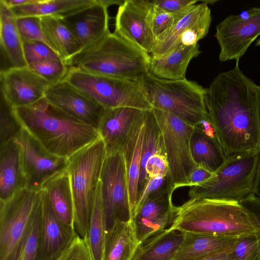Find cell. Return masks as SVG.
Segmentation results:
<instances>
[{"label":"cell","instance_id":"19","mask_svg":"<svg viewBox=\"0 0 260 260\" xmlns=\"http://www.w3.org/2000/svg\"><path fill=\"white\" fill-rule=\"evenodd\" d=\"M40 260H59L77 235L75 231L62 223L54 214L45 189L41 192Z\"/></svg>","mask_w":260,"mask_h":260},{"label":"cell","instance_id":"42","mask_svg":"<svg viewBox=\"0 0 260 260\" xmlns=\"http://www.w3.org/2000/svg\"><path fill=\"white\" fill-rule=\"evenodd\" d=\"M60 260H95L87 237L78 235L63 252Z\"/></svg>","mask_w":260,"mask_h":260},{"label":"cell","instance_id":"39","mask_svg":"<svg viewBox=\"0 0 260 260\" xmlns=\"http://www.w3.org/2000/svg\"><path fill=\"white\" fill-rule=\"evenodd\" d=\"M229 254L231 260H259V244L254 234L237 238Z\"/></svg>","mask_w":260,"mask_h":260},{"label":"cell","instance_id":"21","mask_svg":"<svg viewBox=\"0 0 260 260\" xmlns=\"http://www.w3.org/2000/svg\"><path fill=\"white\" fill-rule=\"evenodd\" d=\"M146 111L131 107L105 109L96 128L106 153L121 151L127 136Z\"/></svg>","mask_w":260,"mask_h":260},{"label":"cell","instance_id":"35","mask_svg":"<svg viewBox=\"0 0 260 260\" xmlns=\"http://www.w3.org/2000/svg\"><path fill=\"white\" fill-rule=\"evenodd\" d=\"M41 215V198L40 196L39 202L27 235L13 260H40L39 236Z\"/></svg>","mask_w":260,"mask_h":260},{"label":"cell","instance_id":"10","mask_svg":"<svg viewBox=\"0 0 260 260\" xmlns=\"http://www.w3.org/2000/svg\"><path fill=\"white\" fill-rule=\"evenodd\" d=\"M41 190L26 188L0 201V260H13L30 227Z\"/></svg>","mask_w":260,"mask_h":260},{"label":"cell","instance_id":"2","mask_svg":"<svg viewBox=\"0 0 260 260\" xmlns=\"http://www.w3.org/2000/svg\"><path fill=\"white\" fill-rule=\"evenodd\" d=\"M25 128L50 153L69 158L100 138L96 129L66 114L45 98L14 108Z\"/></svg>","mask_w":260,"mask_h":260},{"label":"cell","instance_id":"43","mask_svg":"<svg viewBox=\"0 0 260 260\" xmlns=\"http://www.w3.org/2000/svg\"><path fill=\"white\" fill-rule=\"evenodd\" d=\"M239 203L248 215L254 234L258 242L260 260V199L252 194L243 199Z\"/></svg>","mask_w":260,"mask_h":260},{"label":"cell","instance_id":"24","mask_svg":"<svg viewBox=\"0 0 260 260\" xmlns=\"http://www.w3.org/2000/svg\"><path fill=\"white\" fill-rule=\"evenodd\" d=\"M185 233L184 239L173 260H202L217 254L229 253L237 238Z\"/></svg>","mask_w":260,"mask_h":260},{"label":"cell","instance_id":"6","mask_svg":"<svg viewBox=\"0 0 260 260\" xmlns=\"http://www.w3.org/2000/svg\"><path fill=\"white\" fill-rule=\"evenodd\" d=\"M105 145L101 137L68 159L74 204V227L77 234L87 237L89 217L103 163Z\"/></svg>","mask_w":260,"mask_h":260},{"label":"cell","instance_id":"53","mask_svg":"<svg viewBox=\"0 0 260 260\" xmlns=\"http://www.w3.org/2000/svg\"><path fill=\"white\" fill-rule=\"evenodd\" d=\"M59 260H60V259H59Z\"/></svg>","mask_w":260,"mask_h":260},{"label":"cell","instance_id":"33","mask_svg":"<svg viewBox=\"0 0 260 260\" xmlns=\"http://www.w3.org/2000/svg\"><path fill=\"white\" fill-rule=\"evenodd\" d=\"M158 152L165 153V147L161 132L151 109L146 111L138 200L147 180V163L151 156Z\"/></svg>","mask_w":260,"mask_h":260},{"label":"cell","instance_id":"8","mask_svg":"<svg viewBox=\"0 0 260 260\" xmlns=\"http://www.w3.org/2000/svg\"><path fill=\"white\" fill-rule=\"evenodd\" d=\"M105 109L153 108L138 82L115 78L70 68L63 79Z\"/></svg>","mask_w":260,"mask_h":260},{"label":"cell","instance_id":"14","mask_svg":"<svg viewBox=\"0 0 260 260\" xmlns=\"http://www.w3.org/2000/svg\"><path fill=\"white\" fill-rule=\"evenodd\" d=\"M152 1L125 0L119 6L114 33L140 50L150 54L155 39L151 21Z\"/></svg>","mask_w":260,"mask_h":260},{"label":"cell","instance_id":"16","mask_svg":"<svg viewBox=\"0 0 260 260\" xmlns=\"http://www.w3.org/2000/svg\"><path fill=\"white\" fill-rule=\"evenodd\" d=\"M50 85L28 67L11 68L1 72V94L14 108L41 100Z\"/></svg>","mask_w":260,"mask_h":260},{"label":"cell","instance_id":"23","mask_svg":"<svg viewBox=\"0 0 260 260\" xmlns=\"http://www.w3.org/2000/svg\"><path fill=\"white\" fill-rule=\"evenodd\" d=\"M145 115L146 112L144 116L133 127L121 148L125 164L128 199L132 219L135 215L138 201Z\"/></svg>","mask_w":260,"mask_h":260},{"label":"cell","instance_id":"44","mask_svg":"<svg viewBox=\"0 0 260 260\" xmlns=\"http://www.w3.org/2000/svg\"><path fill=\"white\" fill-rule=\"evenodd\" d=\"M168 171V162L165 153H156L149 159L146 167L147 179L157 176L166 177Z\"/></svg>","mask_w":260,"mask_h":260},{"label":"cell","instance_id":"47","mask_svg":"<svg viewBox=\"0 0 260 260\" xmlns=\"http://www.w3.org/2000/svg\"><path fill=\"white\" fill-rule=\"evenodd\" d=\"M215 175L204 167L198 165L193 169L189 175L188 186H193L205 182Z\"/></svg>","mask_w":260,"mask_h":260},{"label":"cell","instance_id":"22","mask_svg":"<svg viewBox=\"0 0 260 260\" xmlns=\"http://www.w3.org/2000/svg\"><path fill=\"white\" fill-rule=\"evenodd\" d=\"M25 188L21 147L15 139L0 146V201L9 200Z\"/></svg>","mask_w":260,"mask_h":260},{"label":"cell","instance_id":"46","mask_svg":"<svg viewBox=\"0 0 260 260\" xmlns=\"http://www.w3.org/2000/svg\"><path fill=\"white\" fill-rule=\"evenodd\" d=\"M196 0H155L153 4L162 10L170 13H176L196 4Z\"/></svg>","mask_w":260,"mask_h":260},{"label":"cell","instance_id":"25","mask_svg":"<svg viewBox=\"0 0 260 260\" xmlns=\"http://www.w3.org/2000/svg\"><path fill=\"white\" fill-rule=\"evenodd\" d=\"M139 244L133 219L116 220L106 232L102 260H133Z\"/></svg>","mask_w":260,"mask_h":260},{"label":"cell","instance_id":"18","mask_svg":"<svg viewBox=\"0 0 260 260\" xmlns=\"http://www.w3.org/2000/svg\"><path fill=\"white\" fill-rule=\"evenodd\" d=\"M211 21V10L206 1L186 8L172 27L155 40L150 56L159 58L169 54L180 47V40L190 31L208 32Z\"/></svg>","mask_w":260,"mask_h":260},{"label":"cell","instance_id":"7","mask_svg":"<svg viewBox=\"0 0 260 260\" xmlns=\"http://www.w3.org/2000/svg\"><path fill=\"white\" fill-rule=\"evenodd\" d=\"M260 151L233 154L204 182L190 187V199L239 202L253 194Z\"/></svg>","mask_w":260,"mask_h":260},{"label":"cell","instance_id":"32","mask_svg":"<svg viewBox=\"0 0 260 260\" xmlns=\"http://www.w3.org/2000/svg\"><path fill=\"white\" fill-rule=\"evenodd\" d=\"M43 32L54 51L67 63L81 52V48L72 30L62 19L43 17Z\"/></svg>","mask_w":260,"mask_h":260},{"label":"cell","instance_id":"31","mask_svg":"<svg viewBox=\"0 0 260 260\" xmlns=\"http://www.w3.org/2000/svg\"><path fill=\"white\" fill-rule=\"evenodd\" d=\"M95 0H35L31 4L10 8L16 18L50 17L63 19L95 3Z\"/></svg>","mask_w":260,"mask_h":260},{"label":"cell","instance_id":"27","mask_svg":"<svg viewBox=\"0 0 260 260\" xmlns=\"http://www.w3.org/2000/svg\"><path fill=\"white\" fill-rule=\"evenodd\" d=\"M201 52L200 46L197 44L188 46H180L161 58L150 56L149 72L154 76L163 79H185L186 70L190 61L198 57Z\"/></svg>","mask_w":260,"mask_h":260},{"label":"cell","instance_id":"50","mask_svg":"<svg viewBox=\"0 0 260 260\" xmlns=\"http://www.w3.org/2000/svg\"><path fill=\"white\" fill-rule=\"evenodd\" d=\"M202 260H231L229 253H221L217 254Z\"/></svg>","mask_w":260,"mask_h":260},{"label":"cell","instance_id":"17","mask_svg":"<svg viewBox=\"0 0 260 260\" xmlns=\"http://www.w3.org/2000/svg\"><path fill=\"white\" fill-rule=\"evenodd\" d=\"M44 98L66 114L96 129L105 109L64 80L51 85Z\"/></svg>","mask_w":260,"mask_h":260},{"label":"cell","instance_id":"37","mask_svg":"<svg viewBox=\"0 0 260 260\" xmlns=\"http://www.w3.org/2000/svg\"><path fill=\"white\" fill-rule=\"evenodd\" d=\"M28 67L51 85L62 80L70 69L67 63L61 59L35 62L29 64Z\"/></svg>","mask_w":260,"mask_h":260},{"label":"cell","instance_id":"41","mask_svg":"<svg viewBox=\"0 0 260 260\" xmlns=\"http://www.w3.org/2000/svg\"><path fill=\"white\" fill-rule=\"evenodd\" d=\"M183 10L176 13H170L162 10L153 4L151 26L155 40L167 32L172 27Z\"/></svg>","mask_w":260,"mask_h":260},{"label":"cell","instance_id":"49","mask_svg":"<svg viewBox=\"0 0 260 260\" xmlns=\"http://www.w3.org/2000/svg\"><path fill=\"white\" fill-rule=\"evenodd\" d=\"M35 0H2L9 8H12L31 4Z\"/></svg>","mask_w":260,"mask_h":260},{"label":"cell","instance_id":"29","mask_svg":"<svg viewBox=\"0 0 260 260\" xmlns=\"http://www.w3.org/2000/svg\"><path fill=\"white\" fill-rule=\"evenodd\" d=\"M185 235L171 228L153 235L139 243L133 260H173Z\"/></svg>","mask_w":260,"mask_h":260},{"label":"cell","instance_id":"1","mask_svg":"<svg viewBox=\"0 0 260 260\" xmlns=\"http://www.w3.org/2000/svg\"><path fill=\"white\" fill-rule=\"evenodd\" d=\"M205 105L226 157L260 151V86L242 72L239 62L206 88Z\"/></svg>","mask_w":260,"mask_h":260},{"label":"cell","instance_id":"13","mask_svg":"<svg viewBox=\"0 0 260 260\" xmlns=\"http://www.w3.org/2000/svg\"><path fill=\"white\" fill-rule=\"evenodd\" d=\"M249 17L228 16L216 27L215 37L220 48V61L235 60L239 62L250 45L260 35V8L249 9Z\"/></svg>","mask_w":260,"mask_h":260},{"label":"cell","instance_id":"26","mask_svg":"<svg viewBox=\"0 0 260 260\" xmlns=\"http://www.w3.org/2000/svg\"><path fill=\"white\" fill-rule=\"evenodd\" d=\"M194 162L215 172L225 161L226 156L211 125L196 126L190 141Z\"/></svg>","mask_w":260,"mask_h":260},{"label":"cell","instance_id":"15","mask_svg":"<svg viewBox=\"0 0 260 260\" xmlns=\"http://www.w3.org/2000/svg\"><path fill=\"white\" fill-rule=\"evenodd\" d=\"M172 195L166 180L161 187L149 197L133 218L139 243L172 226L176 214Z\"/></svg>","mask_w":260,"mask_h":260},{"label":"cell","instance_id":"40","mask_svg":"<svg viewBox=\"0 0 260 260\" xmlns=\"http://www.w3.org/2000/svg\"><path fill=\"white\" fill-rule=\"evenodd\" d=\"M23 48L27 65L47 59H62L51 47L43 42L23 41Z\"/></svg>","mask_w":260,"mask_h":260},{"label":"cell","instance_id":"5","mask_svg":"<svg viewBox=\"0 0 260 260\" xmlns=\"http://www.w3.org/2000/svg\"><path fill=\"white\" fill-rule=\"evenodd\" d=\"M153 108L174 114L196 127L208 121L205 105L206 88L186 79L169 80L149 72L138 81Z\"/></svg>","mask_w":260,"mask_h":260},{"label":"cell","instance_id":"4","mask_svg":"<svg viewBox=\"0 0 260 260\" xmlns=\"http://www.w3.org/2000/svg\"><path fill=\"white\" fill-rule=\"evenodd\" d=\"M150 58V54L110 32L67 65L90 73L138 82L149 72Z\"/></svg>","mask_w":260,"mask_h":260},{"label":"cell","instance_id":"3","mask_svg":"<svg viewBox=\"0 0 260 260\" xmlns=\"http://www.w3.org/2000/svg\"><path fill=\"white\" fill-rule=\"evenodd\" d=\"M171 228L184 233L231 238L254 234L239 202L205 199H189L176 207Z\"/></svg>","mask_w":260,"mask_h":260},{"label":"cell","instance_id":"36","mask_svg":"<svg viewBox=\"0 0 260 260\" xmlns=\"http://www.w3.org/2000/svg\"><path fill=\"white\" fill-rule=\"evenodd\" d=\"M23 126L12 107L1 94L0 146L15 140Z\"/></svg>","mask_w":260,"mask_h":260},{"label":"cell","instance_id":"12","mask_svg":"<svg viewBox=\"0 0 260 260\" xmlns=\"http://www.w3.org/2000/svg\"><path fill=\"white\" fill-rule=\"evenodd\" d=\"M16 140L21 147L26 189L40 191L50 180L67 170L68 158L49 152L24 127Z\"/></svg>","mask_w":260,"mask_h":260},{"label":"cell","instance_id":"20","mask_svg":"<svg viewBox=\"0 0 260 260\" xmlns=\"http://www.w3.org/2000/svg\"><path fill=\"white\" fill-rule=\"evenodd\" d=\"M62 19L72 30L81 51L97 44L110 32L108 8L99 0Z\"/></svg>","mask_w":260,"mask_h":260},{"label":"cell","instance_id":"28","mask_svg":"<svg viewBox=\"0 0 260 260\" xmlns=\"http://www.w3.org/2000/svg\"><path fill=\"white\" fill-rule=\"evenodd\" d=\"M0 44L2 54L11 68L28 67L23 42L16 23V17L10 8L0 1Z\"/></svg>","mask_w":260,"mask_h":260},{"label":"cell","instance_id":"51","mask_svg":"<svg viewBox=\"0 0 260 260\" xmlns=\"http://www.w3.org/2000/svg\"><path fill=\"white\" fill-rule=\"evenodd\" d=\"M99 1L108 8L109 6L114 5H121L123 3L124 1L120 0H99Z\"/></svg>","mask_w":260,"mask_h":260},{"label":"cell","instance_id":"38","mask_svg":"<svg viewBox=\"0 0 260 260\" xmlns=\"http://www.w3.org/2000/svg\"><path fill=\"white\" fill-rule=\"evenodd\" d=\"M16 23L22 42L41 41L46 43L53 49L43 32L41 17L36 16L17 17Z\"/></svg>","mask_w":260,"mask_h":260},{"label":"cell","instance_id":"30","mask_svg":"<svg viewBox=\"0 0 260 260\" xmlns=\"http://www.w3.org/2000/svg\"><path fill=\"white\" fill-rule=\"evenodd\" d=\"M43 188L47 191L56 217L64 225L75 231L74 200L67 170L50 180Z\"/></svg>","mask_w":260,"mask_h":260},{"label":"cell","instance_id":"48","mask_svg":"<svg viewBox=\"0 0 260 260\" xmlns=\"http://www.w3.org/2000/svg\"><path fill=\"white\" fill-rule=\"evenodd\" d=\"M253 194L260 199V158L256 170Z\"/></svg>","mask_w":260,"mask_h":260},{"label":"cell","instance_id":"52","mask_svg":"<svg viewBox=\"0 0 260 260\" xmlns=\"http://www.w3.org/2000/svg\"><path fill=\"white\" fill-rule=\"evenodd\" d=\"M255 46L260 47V38L256 40V41L255 42Z\"/></svg>","mask_w":260,"mask_h":260},{"label":"cell","instance_id":"11","mask_svg":"<svg viewBox=\"0 0 260 260\" xmlns=\"http://www.w3.org/2000/svg\"><path fill=\"white\" fill-rule=\"evenodd\" d=\"M100 181L107 231L116 220L126 222L132 219L125 164L121 151L106 153Z\"/></svg>","mask_w":260,"mask_h":260},{"label":"cell","instance_id":"45","mask_svg":"<svg viewBox=\"0 0 260 260\" xmlns=\"http://www.w3.org/2000/svg\"><path fill=\"white\" fill-rule=\"evenodd\" d=\"M166 180V177L162 176L148 178L145 186L138 198L134 217L149 197L161 187Z\"/></svg>","mask_w":260,"mask_h":260},{"label":"cell","instance_id":"34","mask_svg":"<svg viewBox=\"0 0 260 260\" xmlns=\"http://www.w3.org/2000/svg\"><path fill=\"white\" fill-rule=\"evenodd\" d=\"M106 232V219L100 180L90 212L87 235L95 260H102Z\"/></svg>","mask_w":260,"mask_h":260},{"label":"cell","instance_id":"9","mask_svg":"<svg viewBox=\"0 0 260 260\" xmlns=\"http://www.w3.org/2000/svg\"><path fill=\"white\" fill-rule=\"evenodd\" d=\"M152 111L162 135L168 162L166 182L173 193L177 188L188 186L189 175L197 166L190 150L195 127L169 112L153 108Z\"/></svg>","mask_w":260,"mask_h":260}]
</instances>
